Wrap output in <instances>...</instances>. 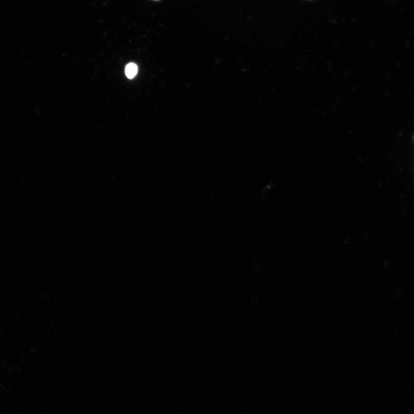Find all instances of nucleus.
Masks as SVG:
<instances>
[{"mask_svg": "<svg viewBox=\"0 0 414 414\" xmlns=\"http://www.w3.org/2000/svg\"><path fill=\"white\" fill-rule=\"evenodd\" d=\"M125 73L128 78H133L138 73L137 66L134 63L128 64L126 67Z\"/></svg>", "mask_w": 414, "mask_h": 414, "instance_id": "obj_1", "label": "nucleus"}]
</instances>
